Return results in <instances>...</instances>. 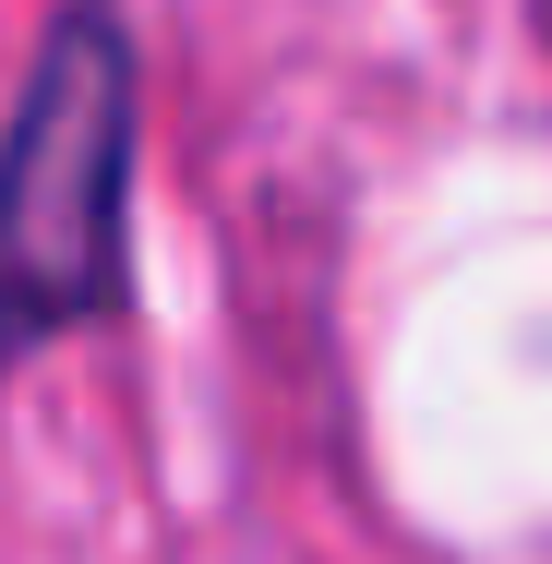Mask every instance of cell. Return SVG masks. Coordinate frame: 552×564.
I'll return each instance as SVG.
<instances>
[{
	"instance_id": "6da1fadb",
	"label": "cell",
	"mask_w": 552,
	"mask_h": 564,
	"mask_svg": "<svg viewBox=\"0 0 552 564\" xmlns=\"http://www.w3.org/2000/svg\"><path fill=\"white\" fill-rule=\"evenodd\" d=\"M144 48L120 0H61L0 109V372L132 301Z\"/></svg>"
}]
</instances>
